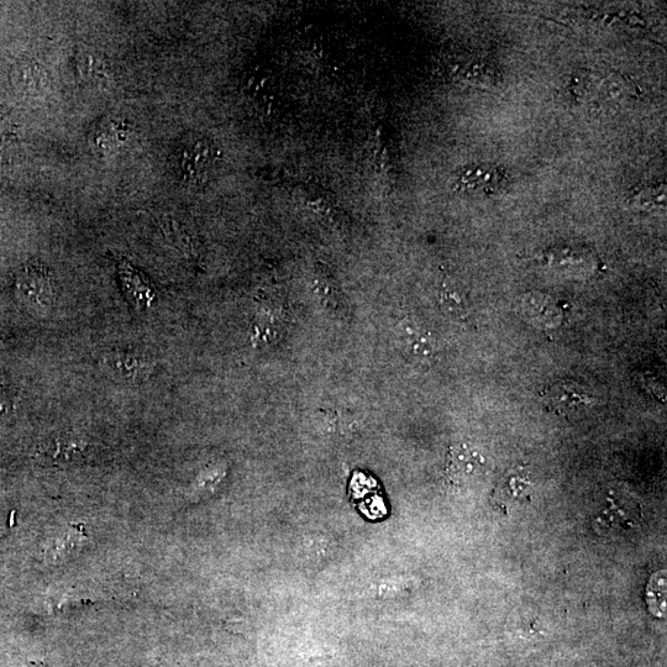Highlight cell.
<instances>
[{
    "label": "cell",
    "instance_id": "6da1fadb",
    "mask_svg": "<svg viewBox=\"0 0 667 667\" xmlns=\"http://www.w3.org/2000/svg\"><path fill=\"white\" fill-rule=\"evenodd\" d=\"M486 459L479 450L466 444L450 449L446 459V476L455 486H474L486 474Z\"/></svg>",
    "mask_w": 667,
    "mask_h": 667
},
{
    "label": "cell",
    "instance_id": "7a4b0ae2",
    "mask_svg": "<svg viewBox=\"0 0 667 667\" xmlns=\"http://www.w3.org/2000/svg\"><path fill=\"white\" fill-rule=\"evenodd\" d=\"M102 366L113 380L130 383L145 380L152 370V362L144 354L126 350L110 351L103 357Z\"/></svg>",
    "mask_w": 667,
    "mask_h": 667
},
{
    "label": "cell",
    "instance_id": "3957f363",
    "mask_svg": "<svg viewBox=\"0 0 667 667\" xmlns=\"http://www.w3.org/2000/svg\"><path fill=\"white\" fill-rule=\"evenodd\" d=\"M549 406L559 414H574L595 406V393L585 385L575 381H561L551 386L546 393Z\"/></svg>",
    "mask_w": 667,
    "mask_h": 667
},
{
    "label": "cell",
    "instance_id": "277c9868",
    "mask_svg": "<svg viewBox=\"0 0 667 667\" xmlns=\"http://www.w3.org/2000/svg\"><path fill=\"white\" fill-rule=\"evenodd\" d=\"M399 348L409 359L419 364H429L435 356L432 334L412 320H404L397 328Z\"/></svg>",
    "mask_w": 667,
    "mask_h": 667
},
{
    "label": "cell",
    "instance_id": "5b68a950",
    "mask_svg": "<svg viewBox=\"0 0 667 667\" xmlns=\"http://www.w3.org/2000/svg\"><path fill=\"white\" fill-rule=\"evenodd\" d=\"M454 73L460 81L482 89L493 87L497 83V73L491 63L474 55L455 62Z\"/></svg>",
    "mask_w": 667,
    "mask_h": 667
},
{
    "label": "cell",
    "instance_id": "8992f818",
    "mask_svg": "<svg viewBox=\"0 0 667 667\" xmlns=\"http://www.w3.org/2000/svg\"><path fill=\"white\" fill-rule=\"evenodd\" d=\"M87 535L81 525H70L63 532L57 534L52 542L49 554L52 560L62 561L71 558L83 542H86Z\"/></svg>",
    "mask_w": 667,
    "mask_h": 667
},
{
    "label": "cell",
    "instance_id": "52a82bcc",
    "mask_svg": "<svg viewBox=\"0 0 667 667\" xmlns=\"http://www.w3.org/2000/svg\"><path fill=\"white\" fill-rule=\"evenodd\" d=\"M503 177L493 167H474L462 175L460 185L472 191H495Z\"/></svg>",
    "mask_w": 667,
    "mask_h": 667
},
{
    "label": "cell",
    "instance_id": "ba28073f",
    "mask_svg": "<svg viewBox=\"0 0 667 667\" xmlns=\"http://www.w3.org/2000/svg\"><path fill=\"white\" fill-rule=\"evenodd\" d=\"M632 203L634 207L643 210L661 209L666 203V188L658 186L640 189L632 198Z\"/></svg>",
    "mask_w": 667,
    "mask_h": 667
},
{
    "label": "cell",
    "instance_id": "9c48e42d",
    "mask_svg": "<svg viewBox=\"0 0 667 667\" xmlns=\"http://www.w3.org/2000/svg\"><path fill=\"white\" fill-rule=\"evenodd\" d=\"M124 130L118 124H109L103 126L97 135V145L102 149H114L124 140Z\"/></svg>",
    "mask_w": 667,
    "mask_h": 667
},
{
    "label": "cell",
    "instance_id": "30bf717a",
    "mask_svg": "<svg viewBox=\"0 0 667 667\" xmlns=\"http://www.w3.org/2000/svg\"><path fill=\"white\" fill-rule=\"evenodd\" d=\"M441 306L444 307L446 313L453 315V317H464L466 313L464 298L455 291H445L441 294Z\"/></svg>",
    "mask_w": 667,
    "mask_h": 667
}]
</instances>
